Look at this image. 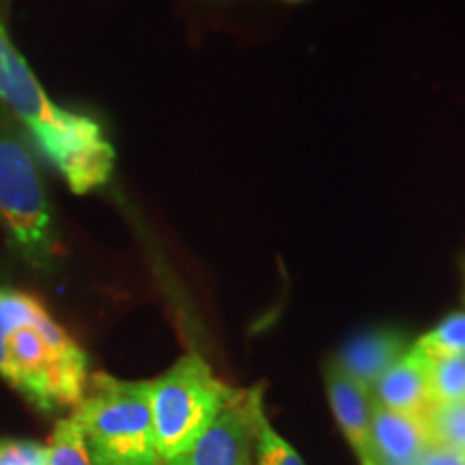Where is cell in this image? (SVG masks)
Here are the masks:
<instances>
[{
	"instance_id": "cell-10",
	"label": "cell",
	"mask_w": 465,
	"mask_h": 465,
	"mask_svg": "<svg viewBox=\"0 0 465 465\" xmlns=\"http://www.w3.org/2000/svg\"><path fill=\"white\" fill-rule=\"evenodd\" d=\"M377 405L410 416H424L431 410V383H429V358L411 345L392 369H388L373 388Z\"/></svg>"
},
{
	"instance_id": "cell-2",
	"label": "cell",
	"mask_w": 465,
	"mask_h": 465,
	"mask_svg": "<svg viewBox=\"0 0 465 465\" xmlns=\"http://www.w3.org/2000/svg\"><path fill=\"white\" fill-rule=\"evenodd\" d=\"M0 100L26 130L42 153L63 174L75 194L108 183L114 171V149L95 119L58 108L45 95L25 56L11 44L0 22Z\"/></svg>"
},
{
	"instance_id": "cell-15",
	"label": "cell",
	"mask_w": 465,
	"mask_h": 465,
	"mask_svg": "<svg viewBox=\"0 0 465 465\" xmlns=\"http://www.w3.org/2000/svg\"><path fill=\"white\" fill-rule=\"evenodd\" d=\"M254 463L257 465H306L293 446L274 431L267 416L261 418L257 444H254Z\"/></svg>"
},
{
	"instance_id": "cell-11",
	"label": "cell",
	"mask_w": 465,
	"mask_h": 465,
	"mask_svg": "<svg viewBox=\"0 0 465 465\" xmlns=\"http://www.w3.org/2000/svg\"><path fill=\"white\" fill-rule=\"evenodd\" d=\"M48 465H95L83 429L72 414L54 424L48 441Z\"/></svg>"
},
{
	"instance_id": "cell-9",
	"label": "cell",
	"mask_w": 465,
	"mask_h": 465,
	"mask_svg": "<svg viewBox=\"0 0 465 465\" xmlns=\"http://www.w3.org/2000/svg\"><path fill=\"white\" fill-rule=\"evenodd\" d=\"M325 391L342 435L362 465H371V422H373V394L341 373L330 362L323 371Z\"/></svg>"
},
{
	"instance_id": "cell-6",
	"label": "cell",
	"mask_w": 465,
	"mask_h": 465,
	"mask_svg": "<svg viewBox=\"0 0 465 465\" xmlns=\"http://www.w3.org/2000/svg\"><path fill=\"white\" fill-rule=\"evenodd\" d=\"M263 416L261 388L240 391L192 449L164 465H254V444Z\"/></svg>"
},
{
	"instance_id": "cell-13",
	"label": "cell",
	"mask_w": 465,
	"mask_h": 465,
	"mask_svg": "<svg viewBox=\"0 0 465 465\" xmlns=\"http://www.w3.org/2000/svg\"><path fill=\"white\" fill-rule=\"evenodd\" d=\"M429 383L433 403L465 401V356L429 360Z\"/></svg>"
},
{
	"instance_id": "cell-8",
	"label": "cell",
	"mask_w": 465,
	"mask_h": 465,
	"mask_svg": "<svg viewBox=\"0 0 465 465\" xmlns=\"http://www.w3.org/2000/svg\"><path fill=\"white\" fill-rule=\"evenodd\" d=\"M431 444L424 416L401 414L373 401L371 465H418Z\"/></svg>"
},
{
	"instance_id": "cell-12",
	"label": "cell",
	"mask_w": 465,
	"mask_h": 465,
	"mask_svg": "<svg viewBox=\"0 0 465 465\" xmlns=\"http://www.w3.org/2000/svg\"><path fill=\"white\" fill-rule=\"evenodd\" d=\"M414 347L429 360L465 356V312H452L441 319L433 330L414 342Z\"/></svg>"
},
{
	"instance_id": "cell-3",
	"label": "cell",
	"mask_w": 465,
	"mask_h": 465,
	"mask_svg": "<svg viewBox=\"0 0 465 465\" xmlns=\"http://www.w3.org/2000/svg\"><path fill=\"white\" fill-rule=\"evenodd\" d=\"M72 416L95 465H164L155 444L147 381L95 373Z\"/></svg>"
},
{
	"instance_id": "cell-5",
	"label": "cell",
	"mask_w": 465,
	"mask_h": 465,
	"mask_svg": "<svg viewBox=\"0 0 465 465\" xmlns=\"http://www.w3.org/2000/svg\"><path fill=\"white\" fill-rule=\"evenodd\" d=\"M0 223L17 252L35 267H48L58 237L42 174L26 147L0 124Z\"/></svg>"
},
{
	"instance_id": "cell-14",
	"label": "cell",
	"mask_w": 465,
	"mask_h": 465,
	"mask_svg": "<svg viewBox=\"0 0 465 465\" xmlns=\"http://www.w3.org/2000/svg\"><path fill=\"white\" fill-rule=\"evenodd\" d=\"M431 440L465 452V401L459 403H433L424 414Z\"/></svg>"
},
{
	"instance_id": "cell-17",
	"label": "cell",
	"mask_w": 465,
	"mask_h": 465,
	"mask_svg": "<svg viewBox=\"0 0 465 465\" xmlns=\"http://www.w3.org/2000/svg\"><path fill=\"white\" fill-rule=\"evenodd\" d=\"M418 465H465V452L452 449V446H444L433 441L424 455L420 457Z\"/></svg>"
},
{
	"instance_id": "cell-1",
	"label": "cell",
	"mask_w": 465,
	"mask_h": 465,
	"mask_svg": "<svg viewBox=\"0 0 465 465\" xmlns=\"http://www.w3.org/2000/svg\"><path fill=\"white\" fill-rule=\"evenodd\" d=\"M0 377L50 414L83 401L89 358L35 295L0 289Z\"/></svg>"
},
{
	"instance_id": "cell-16",
	"label": "cell",
	"mask_w": 465,
	"mask_h": 465,
	"mask_svg": "<svg viewBox=\"0 0 465 465\" xmlns=\"http://www.w3.org/2000/svg\"><path fill=\"white\" fill-rule=\"evenodd\" d=\"M0 465H48V444L33 440H0Z\"/></svg>"
},
{
	"instance_id": "cell-18",
	"label": "cell",
	"mask_w": 465,
	"mask_h": 465,
	"mask_svg": "<svg viewBox=\"0 0 465 465\" xmlns=\"http://www.w3.org/2000/svg\"><path fill=\"white\" fill-rule=\"evenodd\" d=\"M287 3H302V0H287Z\"/></svg>"
},
{
	"instance_id": "cell-4",
	"label": "cell",
	"mask_w": 465,
	"mask_h": 465,
	"mask_svg": "<svg viewBox=\"0 0 465 465\" xmlns=\"http://www.w3.org/2000/svg\"><path fill=\"white\" fill-rule=\"evenodd\" d=\"M151 420L162 461L196 444L240 391L213 373L199 353H185L166 373L147 381Z\"/></svg>"
},
{
	"instance_id": "cell-7",
	"label": "cell",
	"mask_w": 465,
	"mask_h": 465,
	"mask_svg": "<svg viewBox=\"0 0 465 465\" xmlns=\"http://www.w3.org/2000/svg\"><path fill=\"white\" fill-rule=\"evenodd\" d=\"M410 349L407 334L394 328H373L351 336L332 364L373 394V388Z\"/></svg>"
}]
</instances>
